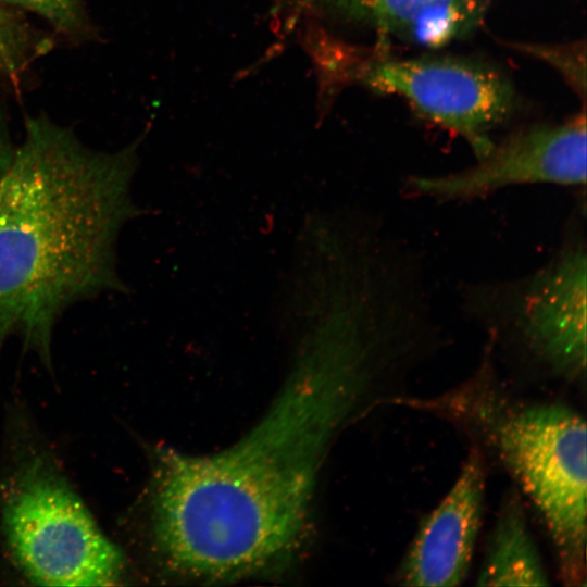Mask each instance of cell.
<instances>
[{
    "label": "cell",
    "instance_id": "obj_1",
    "mask_svg": "<svg viewBox=\"0 0 587 587\" xmlns=\"http://www.w3.org/2000/svg\"><path fill=\"white\" fill-rule=\"evenodd\" d=\"M303 317L284 388L246 436L212 455L157 453L153 542L180 576L232 580L289 559L330 442L400 363L391 333L362 310L329 305Z\"/></svg>",
    "mask_w": 587,
    "mask_h": 587
},
{
    "label": "cell",
    "instance_id": "obj_2",
    "mask_svg": "<svg viewBox=\"0 0 587 587\" xmlns=\"http://www.w3.org/2000/svg\"><path fill=\"white\" fill-rule=\"evenodd\" d=\"M137 146L92 150L30 118L0 182V351L10 337L51 363L54 326L74 304L125 291L117 241L141 213L132 196Z\"/></svg>",
    "mask_w": 587,
    "mask_h": 587
},
{
    "label": "cell",
    "instance_id": "obj_3",
    "mask_svg": "<svg viewBox=\"0 0 587 587\" xmlns=\"http://www.w3.org/2000/svg\"><path fill=\"white\" fill-rule=\"evenodd\" d=\"M532 500L555 551L559 574L586 586V423L561 402L508 403L474 388L451 396Z\"/></svg>",
    "mask_w": 587,
    "mask_h": 587
},
{
    "label": "cell",
    "instance_id": "obj_4",
    "mask_svg": "<svg viewBox=\"0 0 587 587\" xmlns=\"http://www.w3.org/2000/svg\"><path fill=\"white\" fill-rule=\"evenodd\" d=\"M1 528L14 565L34 584L109 586L123 576L122 551L46 453L24 457L8 477Z\"/></svg>",
    "mask_w": 587,
    "mask_h": 587
},
{
    "label": "cell",
    "instance_id": "obj_5",
    "mask_svg": "<svg viewBox=\"0 0 587 587\" xmlns=\"http://www.w3.org/2000/svg\"><path fill=\"white\" fill-rule=\"evenodd\" d=\"M586 251L584 234L575 230L544 265L485 298L492 304L486 313L491 333L567 382L584 379L586 370Z\"/></svg>",
    "mask_w": 587,
    "mask_h": 587
},
{
    "label": "cell",
    "instance_id": "obj_6",
    "mask_svg": "<svg viewBox=\"0 0 587 587\" xmlns=\"http://www.w3.org/2000/svg\"><path fill=\"white\" fill-rule=\"evenodd\" d=\"M373 91L403 98L419 114L460 135L482 158L489 133L514 107V91L494 68L454 58H378L350 64L348 78Z\"/></svg>",
    "mask_w": 587,
    "mask_h": 587
},
{
    "label": "cell",
    "instance_id": "obj_7",
    "mask_svg": "<svg viewBox=\"0 0 587 587\" xmlns=\"http://www.w3.org/2000/svg\"><path fill=\"white\" fill-rule=\"evenodd\" d=\"M587 132L585 111L558 125L519 130L462 171L415 176L409 187L437 200H467L505 187L529 184L586 185Z\"/></svg>",
    "mask_w": 587,
    "mask_h": 587
},
{
    "label": "cell",
    "instance_id": "obj_8",
    "mask_svg": "<svg viewBox=\"0 0 587 587\" xmlns=\"http://www.w3.org/2000/svg\"><path fill=\"white\" fill-rule=\"evenodd\" d=\"M485 458L469 452L447 494L421 521L396 572L403 586H459L466 578L484 512Z\"/></svg>",
    "mask_w": 587,
    "mask_h": 587
},
{
    "label": "cell",
    "instance_id": "obj_9",
    "mask_svg": "<svg viewBox=\"0 0 587 587\" xmlns=\"http://www.w3.org/2000/svg\"><path fill=\"white\" fill-rule=\"evenodd\" d=\"M487 0H309L350 22L423 47H441L473 30Z\"/></svg>",
    "mask_w": 587,
    "mask_h": 587
},
{
    "label": "cell",
    "instance_id": "obj_10",
    "mask_svg": "<svg viewBox=\"0 0 587 587\" xmlns=\"http://www.w3.org/2000/svg\"><path fill=\"white\" fill-rule=\"evenodd\" d=\"M477 586H549V575L517 496L502 503L477 574Z\"/></svg>",
    "mask_w": 587,
    "mask_h": 587
},
{
    "label": "cell",
    "instance_id": "obj_11",
    "mask_svg": "<svg viewBox=\"0 0 587 587\" xmlns=\"http://www.w3.org/2000/svg\"><path fill=\"white\" fill-rule=\"evenodd\" d=\"M43 16L57 27L71 30L80 22L79 0H5Z\"/></svg>",
    "mask_w": 587,
    "mask_h": 587
},
{
    "label": "cell",
    "instance_id": "obj_12",
    "mask_svg": "<svg viewBox=\"0 0 587 587\" xmlns=\"http://www.w3.org/2000/svg\"><path fill=\"white\" fill-rule=\"evenodd\" d=\"M22 46L18 30L0 8V65L14 74L21 65Z\"/></svg>",
    "mask_w": 587,
    "mask_h": 587
},
{
    "label": "cell",
    "instance_id": "obj_13",
    "mask_svg": "<svg viewBox=\"0 0 587 587\" xmlns=\"http://www.w3.org/2000/svg\"><path fill=\"white\" fill-rule=\"evenodd\" d=\"M536 51H538V55L545 57L552 65H557L563 74L567 75L570 82L584 93L585 71H579L577 49L537 48Z\"/></svg>",
    "mask_w": 587,
    "mask_h": 587
},
{
    "label": "cell",
    "instance_id": "obj_14",
    "mask_svg": "<svg viewBox=\"0 0 587 587\" xmlns=\"http://www.w3.org/2000/svg\"><path fill=\"white\" fill-rule=\"evenodd\" d=\"M15 149L11 143L4 120L0 114V182L11 165Z\"/></svg>",
    "mask_w": 587,
    "mask_h": 587
},
{
    "label": "cell",
    "instance_id": "obj_15",
    "mask_svg": "<svg viewBox=\"0 0 587 587\" xmlns=\"http://www.w3.org/2000/svg\"><path fill=\"white\" fill-rule=\"evenodd\" d=\"M309 0H296V3L300 7H305L308 4Z\"/></svg>",
    "mask_w": 587,
    "mask_h": 587
}]
</instances>
